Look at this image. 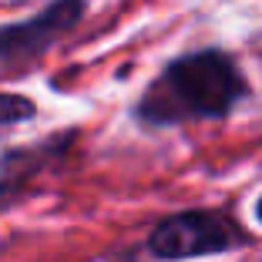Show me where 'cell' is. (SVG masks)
I'll return each mask as SVG.
<instances>
[{"label": "cell", "mask_w": 262, "mask_h": 262, "mask_svg": "<svg viewBox=\"0 0 262 262\" xmlns=\"http://www.w3.org/2000/svg\"><path fill=\"white\" fill-rule=\"evenodd\" d=\"M246 94L239 68L219 51L178 57L141 98V118L151 124H175L188 118H222Z\"/></svg>", "instance_id": "cell-1"}, {"label": "cell", "mask_w": 262, "mask_h": 262, "mask_svg": "<svg viewBox=\"0 0 262 262\" xmlns=\"http://www.w3.org/2000/svg\"><path fill=\"white\" fill-rule=\"evenodd\" d=\"M242 242V232L215 212H182L165 219L151 232V252L158 259H195V255L229 252Z\"/></svg>", "instance_id": "cell-2"}, {"label": "cell", "mask_w": 262, "mask_h": 262, "mask_svg": "<svg viewBox=\"0 0 262 262\" xmlns=\"http://www.w3.org/2000/svg\"><path fill=\"white\" fill-rule=\"evenodd\" d=\"M84 14V0H54L44 7L37 17L20 24L0 27V57H24V54H40L51 47L64 31H71Z\"/></svg>", "instance_id": "cell-3"}, {"label": "cell", "mask_w": 262, "mask_h": 262, "mask_svg": "<svg viewBox=\"0 0 262 262\" xmlns=\"http://www.w3.org/2000/svg\"><path fill=\"white\" fill-rule=\"evenodd\" d=\"M34 118V104L20 94H0V128Z\"/></svg>", "instance_id": "cell-4"}, {"label": "cell", "mask_w": 262, "mask_h": 262, "mask_svg": "<svg viewBox=\"0 0 262 262\" xmlns=\"http://www.w3.org/2000/svg\"><path fill=\"white\" fill-rule=\"evenodd\" d=\"M255 212H259V219H262V199H259V205H255Z\"/></svg>", "instance_id": "cell-5"}]
</instances>
